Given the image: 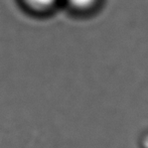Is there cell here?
I'll list each match as a JSON object with an SVG mask.
<instances>
[{
  "label": "cell",
  "instance_id": "cell-1",
  "mask_svg": "<svg viewBox=\"0 0 148 148\" xmlns=\"http://www.w3.org/2000/svg\"><path fill=\"white\" fill-rule=\"evenodd\" d=\"M68 1L70 2L74 7L83 9V8L90 7V6L95 2V0H68Z\"/></svg>",
  "mask_w": 148,
  "mask_h": 148
},
{
  "label": "cell",
  "instance_id": "cell-2",
  "mask_svg": "<svg viewBox=\"0 0 148 148\" xmlns=\"http://www.w3.org/2000/svg\"><path fill=\"white\" fill-rule=\"evenodd\" d=\"M28 3L37 8H47L53 4L56 0H27Z\"/></svg>",
  "mask_w": 148,
  "mask_h": 148
}]
</instances>
